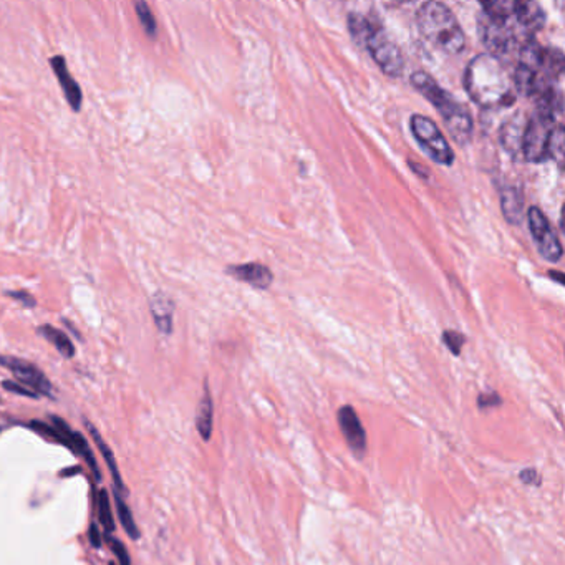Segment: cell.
<instances>
[{
	"label": "cell",
	"mask_w": 565,
	"mask_h": 565,
	"mask_svg": "<svg viewBox=\"0 0 565 565\" xmlns=\"http://www.w3.org/2000/svg\"><path fill=\"white\" fill-rule=\"evenodd\" d=\"M464 89L482 108H508L518 98L513 73L491 53H481L467 63Z\"/></svg>",
	"instance_id": "6da1fadb"
},
{
	"label": "cell",
	"mask_w": 565,
	"mask_h": 565,
	"mask_svg": "<svg viewBox=\"0 0 565 565\" xmlns=\"http://www.w3.org/2000/svg\"><path fill=\"white\" fill-rule=\"evenodd\" d=\"M564 53L529 40L519 50V62L513 73L515 91L524 96H539L554 89V81L564 72Z\"/></svg>",
	"instance_id": "7a4b0ae2"
},
{
	"label": "cell",
	"mask_w": 565,
	"mask_h": 565,
	"mask_svg": "<svg viewBox=\"0 0 565 565\" xmlns=\"http://www.w3.org/2000/svg\"><path fill=\"white\" fill-rule=\"evenodd\" d=\"M348 30L353 40L367 50L375 63L382 68V72L388 76H401L405 70V58L401 48L394 43L384 28L378 23L370 21L368 17L358 12H352L348 16Z\"/></svg>",
	"instance_id": "3957f363"
},
{
	"label": "cell",
	"mask_w": 565,
	"mask_h": 565,
	"mask_svg": "<svg viewBox=\"0 0 565 565\" xmlns=\"http://www.w3.org/2000/svg\"><path fill=\"white\" fill-rule=\"evenodd\" d=\"M411 85L436 106L438 113L445 121L447 133L457 144L466 146L472 138V116L464 105L447 93L436 84L435 78L426 72H415L410 78Z\"/></svg>",
	"instance_id": "277c9868"
},
{
	"label": "cell",
	"mask_w": 565,
	"mask_h": 565,
	"mask_svg": "<svg viewBox=\"0 0 565 565\" xmlns=\"http://www.w3.org/2000/svg\"><path fill=\"white\" fill-rule=\"evenodd\" d=\"M418 30L426 42L447 55L461 53L466 35L450 7L443 2H425L416 12Z\"/></svg>",
	"instance_id": "5b68a950"
},
{
	"label": "cell",
	"mask_w": 565,
	"mask_h": 565,
	"mask_svg": "<svg viewBox=\"0 0 565 565\" xmlns=\"http://www.w3.org/2000/svg\"><path fill=\"white\" fill-rule=\"evenodd\" d=\"M411 133L423 151L438 164L450 166L455 161V151L435 121L423 115H413L410 120Z\"/></svg>",
	"instance_id": "8992f818"
},
{
	"label": "cell",
	"mask_w": 565,
	"mask_h": 565,
	"mask_svg": "<svg viewBox=\"0 0 565 565\" xmlns=\"http://www.w3.org/2000/svg\"><path fill=\"white\" fill-rule=\"evenodd\" d=\"M555 126V116L535 110L525 123L523 138V158L529 163L547 161V144Z\"/></svg>",
	"instance_id": "52a82bcc"
},
{
	"label": "cell",
	"mask_w": 565,
	"mask_h": 565,
	"mask_svg": "<svg viewBox=\"0 0 565 565\" xmlns=\"http://www.w3.org/2000/svg\"><path fill=\"white\" fill-rule=\"evenodd\" d=\"M527 222L530 234H532L535 244H537L539 254L549 262H559L562 259V244H560L557 236H555L554 229L550 226L549 219L545 217V214L539 207L532 206L527 211Z\"/></svg>",
	"instance_id": "ba28073f"
},
{
	"label": "cell",
	"mask_w": 565,
	"mask_h": 565,
	"mask_svg": "<svg viewBox=\"0 0 565 565\" xmlns=\"http://www.w3.org/2000/svg\"><path fill=\"white\" fill-rule=\"evenodd\" d=\"M0 367L11 370L16 382L23 383V387L30 388L32 392H35L38 396L45 394V396H52V383L48 382L45 373L42 370H38L35 365L25 362V360L17 357H6L0 355Z\"/></svg>",
	"instance_id": "9c48e42d"
},
{
	"label": "cell",
	"mask_w": 565,
	"mask_h": 565,
	"mask_svg": "<svg viewBox=\"0 0 565 565\" xmlns=\"http://www.w3.org/2000/svg\"><path fill=\"white\" fill-rule=\"evenodd\" d=\"M337 421L347 445L357 457H363L368 450L367 431L353 406L345 405L337 411Z\"/></svg>",
	"instance_id": "30bf717a"
},
{
	"label": "cell",
	"mask_w": 565,
	"mask_h": 565,
	"mask_svg": "<svg viewBox=\"0 0 565 565\" xmlns=\"http://www.w3.org/2000/svg\"><path fill=\"white\" fill-rule=\"evenodd\" d=\"M50 67H52L53 73H55L58 78V84H60V86H62L67 103L70 105V108L73 111H80L81 103H84V93H81L80 85L76 84V80L72 76L70 70H68L65 57H62V55L52 57Z\"/></svg>",
	"instance_id": "8fae6325"
},
{
	"label": "cell",
	"mask_w": 565,
	"mask_h": 565,
	"mask_svg": "<svg viewBox=\"0 0 565 565\" xmlns=\"http://www.w3.org/2000/svg\"><path fill=\"white\" fill-rule=\"evenodd\" d=\"M525 123H527V116H524V113H520L519 111V113H515L513 116V118L506 121L499 133V139L503 148L515 159L523 158V138H524Z\"/></svg>",
	"instance_id": "7c38bea8"
},
{
	"label": "cell",
	"mask_w": 565,
	"mask_h": 565,
	"mask_svg": "<svg viewBox=\"0 0 565 565\" xmlns=\"http://www.w3.org/2000/svg\"><path fill=\"white\" fill-rule=\"evenodd\" d=\"M226 272L236 280L246 282V284L256 287V289H269L272 280H274V275H272L269 267L256 264V262L241 266H229Z\"/></svg>",
	"instance_id": "4fadbf2b"
},
{
	"label": "cell",
	"mask_w": 565,
	"mask_h": 565,
	"mask_svg": "<svg viewBox=\"0 0 565 565\" xmlns=\"http://www.w3.org/2000/svg\"><path fill=\"white\" fill-rule=\"evenodd\" d=\"M149 309L153 314L154 324L161 333L169 335L173 332V312L174 302L164 292H156L149 297Z\"/></svg>",
	"instance_id": "5bb4252c"
},
{
	"label": "cell",
	"mask_w": 565,
	"mask_h": 565,
	"mask_svg": "<svg viewBox=\"0 0 565 565\" xmlns=\"http://www.w3.org/2000/svg\"><path fill=\"white\" fill-rule=\"evenodd\" d=\"M515 18H518L520 28L532 38L545 23V13L542 11V7H540L537 2H529V0H525V2H519L518 0V6H515Z\"/></svg>",
	"instance_id": "9a60e30c"
},
{
	"label": "cell",
	"mask_w": 565,
	"mask_h": 565,
	"mask_svg": "<svg viewBox=\"0 0 565 565\" xmlns=\"http://www.w3.org/2000/svg\"><path fill=\"white\" fill-rule=\"evenodd\" d=\"M501 207H503L504 217L508 219V222L523 224L524 221V196L523 191L515 186H503L501 188Z\"/></svg>",
	"instance_id": "2e32d148"
},
{
	"label": "cell",
	"mask_w": 565,
	"mask_h": 565,
	"mask_svg": "<svg viewBox=\"0 0 565 565\" xmlns=\"http://www.w3.org/2000/svg\"><path fill=\"white\" fill-rule=\"evenodd\" d=\"M212 426H214V405H212V398L211 393H209L207 382L204 384V394L199 401L198 410H196V428L199 436L202 438L204 441H209L212 436Z\"/></svg>",
	"instance_id": "e0dca14e"
},
{
	"label": "cell",
	"mask_w": 565,
	"mask_h": 565,
	"mask_svg": "<svg viewBox=\"0 0 565 565\" xmlns=\"http://www.w3.org/2000/svg\"><path fill=\"white\" fill-rule=\"evenodd\" d=\"M85 426H86V430L90 431L91 438H93L95 445H96V447H98V451L101 452V456H103L105 462H106V464H108V469H110L111 476H113V481H115V488H116V489L125 491L123 479H121V476H120L118 464H116L115 455H113V451H111V447H110L108 445H106L105 440H103V438H101V435H100V431L96 430V428H95L93 425H91V423L86 421V423H85Z\"/></svg>",
	"instance_id": "ac0fdd59"
},
{
	"label": "cell",
	"mask_w": 565,
	"mask_h": 565,
	"mask_svg": "<svg viewBox=\"0 0 565 565\" xmlns=\"http://www.w3.org/2000/svg\"><path fill=\"white\" fill-rule=\"evenodd\" d=\"M37 332L43 338L48 340L65 358H72L75 355V345L72 343L70 337L65 332H62V330L52 327V325H42V327L37 329Z\"/></svg>",
	"instance_id": "d6986e66"
},
{
	"label": "cell",
	"mask_w": 565,
	"mask_h": 565,
	"mask_svg": "<svg viewBox=\"0 0 565 565\" xmlns=\"http://www.w3.org/2000/svg\"><path fill=\"white\" fill-rule=\"evenodd\" d=\"M135 12L138 16V21L143 25V30L149 38H156L158 35V23H156L154 13L148 6V2L144 0H136L135 2Z\"/></svg>",
	"instance_id": "ffe728a7"
},
{
	"label": "cell",
	"mask_w": 565,
	"mask_h": 565,
	"mask_svg": "<svg viewBox=\"0 0 565 565\" xmlns=\"http://www.w3.org/2000/svg\"><path fill=\"white\" fill-rule=\"evenodd\" d=\"M115 504H116V510H118V518L121 520V525H123V529L126 530V534L130 535L131 539H139V530L136 527L135 524V518L133 514H131V510L126 503L121 498V494L116 491L115 493Z\"/></svg>",
	"instance_id": "44dd1931"
},
{
	"label": "cell",
	"mask_w": 565,
	"mask_h": 565,
	"mask_svg": "<svg viewBox=\"0 0 565 565\" xmlns=\"http://www.w3.org/2000/svg\"><path fill=\"white\" fill-rule=\"evenodd\" d=\"M564 126L555 125L552 133H550L549 144H547V158H552L555 163L562 168L564 163Z\"/></svg>",
	"instance_id": "7402d4cb"
},
{
	"label": "cell",
	"mask_w": 565,
	"mask_h": 565,
	"mask_svg": "<svg viewBox=\"0 0 565 565\" xmlns=\"http://www.w3.org/2000/svg\"><path fill=\"white\" fill-rule=\"evenodd\" d=\"M96 508H98V519L101 525H103L106 534L113 532L115 530V523H113V514H111V504L110 498L106 491H100L98 498H96Z\"/></svg>",
	"instance_id": "603a6c76"
},
{
	"label": "cell",
	"mask_w": 565,
	"mask_h": 565,
	"mask_svg": "<svg viewBox=\"0 0 565 565\" xmlns=\"http://www.w3.org/2000/svg\"><path fill=\"white\" fill-rule=\"evenodd\" d=\"M443 342L447 348L451 350L452 355H461V350H462V345H464L466 338L464 335L460 333V332H455V330H446L445 333H443Z\"/></svg>",
	"instance_id": "cb8c5ba5"
},
{
	"label": "cell",
	"mask_w": 565,
	"mask_h": 565,
	"mask_svg": "<svg viewBox=\"0 0 565 565\" xmlns=\"http://www.w3.org/2000/svg\"><path fill=\"white\" fill-rule=\"evenodd\" d=\"M501 403H503V398H501L496 392L481 393L479 398H477V406H479V410H491V408L499 406Z\"/></svg>",
	"instance_id": "d4e9b609"
},
{
	"label": "cell",
	"mask_w": 565,
	"mask_h": 565,
	"mask_svg": "<svg viewBox=\"0 0 565 565\" xmlns=\"http://www.w3.org/2000/svg\"><path fill=\"white\" fill-rule=\"evenodd\" d=\"M30 426L38 433V435H42V436H45V438H50V440L58 441V443H62V445H63L60 433H58L53 426L47 425V423H43V421H32Z\"/></svg>",
	"instance_id": "484cf974"
},
{
	"label": "cell",
	"mask_w": 565,
	"mask_h": 565,
	"mask_svg": "<svg viewBox=\"0 0 565 565\" xmlns=\"http://www.w3.org/2000/svg\"><path fill=\"white\" fill-rule=\"evenodd\" d=\"M2 387L7 389V392L11 393H16V394H21V396H28V398H38V394L35 392H32L30 388L23 387L22 383L16 382V379H6V382H2Z\"/></svg>",
	"instance_id": "4316f807"
},
{
	"label": "cell",
	"mask_w": 565,
	"mask_h": 565,
	"mask_svg": "<svg viewBox=\"0 0 565 565\" xmlns=\"http://www.w3.org/2000/svg\"><path fill=\"white\" fill-rule=\"evenodd\" d=\"M4 294H6L7 297H11V299H13V300L22 302L23 307H27V309H33V307L37 305L35 297H33L30 292H27V290H7V292H4Z\"/></svg>",
	"instance_id": "83f0119b"
},
{
	"label": "cell",
	"mask_w": 565,
	"mask_h": 565,
	"mask_svg": "<svg viewBox=\"0 0 565 565\" xmlns=\"http://www.w3.org/2000/svg\"><path fill=\"white\" fill-rule=\"evenodd\" d=\"M108 539V544L111 550H113V554L116 555V559H118L120 565H131L130 564V555L126 552V547L123 544L120 542L118 539H113V537H106Z\"/></svg>",
	"instance_id": "f1b7e54d"
},
{
	"label": "cell",
	"mask_w": 565,
	"mask_h": 565,
	"mask_svg": "<svg viewBox=\"0 0 565 565\" xmlns=\"http://www.w3.org/2000/svg\"><path fill=\"white\" fill-rule=\"evenodd\" d=\"M519 479L527 486H540V474L535 467H527V469L520 471Z\"/></svg>",
	"instance_id": "f546056e"
},
{
	"label": "cell",
	"mask_w": 565,
	"mask_h": 565,
	"mask_svg": "<svg viewBox=\"0 0 565 565\" xmlns=\"http://www.w3.org/2000/svg\"><path fill=\"white\" fill-rule=\"evenodd\" d=\"M90 542L93 547L98 549L101 545V537H100V532H98V527H96V524L93 523L90 525Z\"/></svg>",
	"instance_id": "4dcf8cb0"
},
{
	"label": "cell",
	"mask_w": 565,
	"mask_h": 565,
	"mask_svg": "<svg viewBox=\"0 0 565 565\" xmlns=\"http://www.w3.org/2000/svg\"><path fill=\"white\" fill-rule=\"evenodd\" d=\"M549 277H555L554 280H557L559 284H562V282H564V280H562V279H564V274H562V272H554V270H550V272H549Z\"/></svg>",
	"instance_id": "1f68e13d"
}]
</instances>
